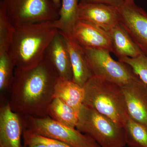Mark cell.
<instances>
[{
  "label": "cell",
  "instance_id": "cell-12",
  "mask_svg": "<svg viewBox=\"0 0 147 147\" xmlns=\"http://www.w3.org/2000/svg\"><path fill=\"white\" fill-rule=\"evenodd\" d=\"M122 88L129 117L147 127V84L139 80Z\"/></svg>",
  "mask_w": 147,
  "mask_h": 147
},
{
  "label": "cell",
  "instance_id": "cell-16",
  "mask_svg": "<svg viewBox=\"0 0 147 147\" xmlns=\"http://www.w3.org/2000/svg\"><path fill=\"white\" fill-rule=\"evenodd\" d=\"M54 97L60 99L79 113L84 102V88L73 81L59 78L55 85Z\"/></svg>",
  "mask_w": 147,
  "mask_h": 147
},
{
  "label": "cell",
  "instance_id": "cell-8",
  "mask_svg": "<svg viewBox=\"0 0 147 147\" xmlns=\"http://www.w3.org/2000/svg\"><path fill=\"white\" fill-rule=\"evenodd\" d=\"M117 8L119 24L147 56V12L134 2L125 1Z\"/></svg>",
  "mask_w": 147,
  "mask_h": 147
},
{
  "label": "cell",
  "instance_id": "cell-22",
  "mask_svg": "<svg viewBox=\"0 0 147 147\" xmlns=\"http://www.w3.org/2000/svg\"><path fill=\"white\" fill-rule=\"evenodd\" d=\"M24 144H42L47 147H72L66 143L33 133L28 129H24L23 134Z\"/></svg>",
  "mask_w": 147,
  "mask_h": 147
},
{
  "label": "cell",
  "instance_id": "cell-5",
  "mask_svg": "<svg viewBox=\"0 0 147 147\" xmlns=\"http://www.w3.org/2000/svg\"><path fill=\"white\" fill-rule=\"evenodd\" d=\"M14 26L56 21L59 9L50 0H1Z\"/></svg>",
  "mask_w": 147,
  "mask_h": 147
},
{
  "label": "cell",
  "instance_id": "cell-4",
  "mask_svg": "<svg viewBox=\"0 0 147 147\" xmlns=\"http://www.w3.org/2000/svg\"><path fill=\"white\" fill-rule=\"evenodd\" d=\"M76 128L91 137L100 147H124L126 145L123 127L83 104Z\"/></svg>",
  "mask_w": 147,
  "mask_h": 147
},
{
  "label": "cell",
  "instance_id": "cell-27",
  "mask_svg": "<svg viewBox=\"0 0 147 147\" xmlns=\"http://www.w3.org/2000/svg\"><path fill=\"white\" fill-rule=\"evenodd\" d=\"M134 0H124V1H125L129 3L134 2Z\"/></svg>",
  "mask_w": 147,
  "mask_h": 147
},
{
  "label": "cell",
  "instance_id": "cell-15",
  "mask_svg": "<svg viewBox=\"0 0 147 147\" xmlns=\"http://www.w3.org/2000/svg\"><path fill=\"white\" fill-rule=\"evenodd\" d=\"M108 32L112 42L113 53L118 59L137 57L143 54L119 23Z\"/></svg>",
  "mask_w": 147,
  "mask_h": 147
},
{
  "label": "cell",
  "instance_id": "cell-18",
  "mask_svg": "<svg viewBox=\"0 0 147 147\" xmlns=\"http://www.w3.org/2000/svg\"><path fill=\"white\" fill-rule=\"evenodd\" d=\"M47 115L59 123L76 128L79 113L60 99L55 98L49 106Z\"/></svg>",
  "mask_w": 147,
  "mask_h": 147
},
{
  "label": "cell",
  "instance_id": "cell-14",
  "mask_svg": "<svg viewBox=\"0 0 147 147\" xmlns=\"http://www.w3.org/2000/svg\"><path fill=\"white\" fill-rule=\"evenodd\" d=\"M59 32L62 36L70 57L73 72L72 81L83 87L93 76L87 62L84 49L71 37Z\"/></svg>",
  "mask_w": 147,
  "mask_h": 147
},
{
  "label": "cell",
  "instance_id": "cell-21",
  "mask_svg": "<svg viewBox=\"0 0 147 147\" xmlns=\"http://www.w3.org/2000/svg\"><path fill=\"white\" fill-rule=\"evenodd\" d=\"M14 26L9 18L5 8L0 2V53L8 52L14 32Z\"/></svg>",
  "mask_w": 147,
  "mask_h": 147
},
{
  "label": "cell",
  "instance_id": "cell-2",
  "mask_svg": "<svg viewBox=\"0 0 147 147\" xmlns=\"http://www.w3.org/2000/svg\"><path fill=\"white\" fill-rule=\"evenodd\" d=\"M57 32L53 21L14 26L9 52L15 68L28 69L39 64Z\"/></svg>",
  "mask_w": 147,
  "mask_h": 147
},
{
  "label": "cell",
  "instance_id": "cell-17",
  "mask_svg": "<svg viewBox=\"0 0 147 147\" xmlns=\"http://www.w3.org/2000/svg\"><path fill=\"white\" fill-rule=\"evenodd\" d=\"M79 0H61L59 17L53 21L54 27L59 32L68 36H71L78 19Z\"/></svg>",
  "mask_w": 147,
  "mask_h": 147
},
{
  "label": "cell",
  "instance_id": "cell-10",
  "mask_svg": "<svg viewBox=\"0 0 147 147\" xmlns=\"http://www.w3.org/2000/svg\"><path fill=\"white\" fill-rule=\"evenodd\" d=\"M78 19L93 24L107 32L119 23L117 7L98 3L79 2Z\"/></svg>",
  "mask_w": 147,
  "mask_h": 147
},
{
  "label": "cell",
  "instance_id": "cell-24",
  "mask_svg": "<svg viewBox=\"0 0 147 147\" xmlns=\"http://www.w3.org/2000/svg\"><path fill=\"white\" fill-rule=\"evenodd\" d=\"M124 1V0H79L81 2L105 4L116 7L121 5Z\"/></svg>",
  "mask_w": 147,
  "mask_h": 147
},
{
  "label": "cell",
  "instance_id": "cell-3",
  "mask_svg": "<svg viewBox=\"0 0 147 147\" xmlns=\"http://www.w3.org/2000/svg\"><path fill=\"white\" fill-rule=\"evenodd\" d=\"M83 88L84 105L124 127L129 116L122 86L92 76Z\"/></svg>",
  "mask_w": 147,
  "mask_h": 147
},
{
  "label": "cell",
  "instance_id": "cell-25",
  "mask_svg": "<svg viewBox=\"0 0 147 147\" xmlns=\"http://www.w3.org/2000/svg\"><path fill=\"white\" fill-rule=\"evenodd\" d=\"M55 5V6L60 10L61 4V0H50Z\"/></svg>",
  "mask_w": 147,
  "mask_h": 147
},
{
  "label": "cell",
  "instance_id": "cell-11",
  "mask_svg": "<svg viewBox=\"0 0 147 147\" xmlns=\"http://www.w3.org/2000/svg\"><path fill=\"white\" fill-rule=\"evenodd\" d=\"M19 114L11 108L9 101L0 108V147H23L21 143L24 124Z\"/></svg>",
  "mask_w": 147,
  "mask_h": 147
},
{
  "label": "cell",
  "instance_id": "cell-19",
  "mask_svg": "<svg viewBox=\"0 0 147 147\" xmlns=\"http://www.w3.org/2000/svg\"><path fill=\"white\" fill-rule=\"evenodd\" d=\"M126 145L129 147H147V127L128 117L124 126Z\"/></svg>",
  "mask_w": 147,
  "mask_h": 147
},
{
  "label": "cell",
  "instance_id": "cell-26",
  "mask_svg": "<svg viewBox=\"0 0 147 147\" xmlns=\"http://www.w3.org/2000/svg\"><path fill=\"white\" fill-rule=\"evenodd\" d=\"M26 146L27 147H47L44 145L42 144H30L24 145Z\"/></svg>",
  "mask_w": 147,
  "mask_h": 147
},
{
  "label": "cell",
  "instance_id": "cell-6",
  "mask_svg": "<svg viewBox=\"0 0 147 147\" xmlns=\"http://www.w3.org/2000/svg\"><path fill=\"white\" fill-rule=\"evenodd\" d=\"M84 50L93 76L113 82L121 86L140 80L129 65L119 60H115L109 51Z\"/></svg>",
  "mask_w": 147,
  "mask_h": 147
},
{
  "label": "cell",
  "instance_id": "cell-13",
  "mask_svg": "<svg viewBox=\"0 0 147 147\" xmlns=\"http://www.w3.org/2000/svg\"><path fill=\"white\" fill-rule=\"evenodd\" d=\"M44 57L53 66L59 78L72 81L73 72L70 57L58 30L47 47Z\"/></svg>",
  "mask_w": 147,
  "mask_h": 147
},
{
  "label": "cell",
  "instance_id": "cell-7",
  "mask_svg": "<svg viewBox=\"0 0 147 147\" xmlns=\"http://www.w3.org/2000/svg\"><path fill=\"white\" fill-rule=\"evenodd\" d=\"M26 129L33 133L59 140L72 147H100L89 135L59 123L49 116H26Z\"/></svg>",
  "mask_w": 147,
  "mask_h": 147
},
{
  "label": "cell",
  "instance_id": "cell-1",
  "mask_svg": "<svg viewBox=\"0 0 147 147\" xmlns=\"http://www.w3.org/2000/svg\"><path fill=\"white\" fill-rule=\"evenodd\" d=\"M59 78L55 69L45 57L32 68H15L8 101L12 110L19 115L34 117L48 116Z\"/></svg>",
  "mask_w": 147,
  "mask_h": 147
},
{
  "label": "cell",
  "instance_id": "cell-20",
  "mask_svg": "<svg viewBox=\"0 0 147 147\" xmlns=\"http://www.w3.org/2000/svg\"><path fill=\"white\" fill-rule=\"evenodd\" d=\"M15 65L8 52L0 53V91L2 93L10 90L14 77Z\"/></svg>",
  "mask_w": 147,
  "mask_h": 147
},
{
  "label": "cell",
  "instance_id": "cell-9",
  "mask_svg": "<svg viewBox=\"0 0 147 147\" xmlns=\"http://www.w3.org/2000/svg\"><path fill=\"white\" fill-rule=\"evenodd\" d=\"M71 37L84 50H105L113 53L108 32L88 22L78 20Z\"/></svg>",
  "mask_w": 147,
  "mask_h": 147
},
{
  "label": "cell",
  "instance_id": "cell-23",
  "mask_svg": "<svg viewBox=\"0 0 147 147\" xmlns=\"http://www.w3.org/2000/svg\"><path fill=\"white\" fill-rule=\"evenodd\" d=\"M120 61L125 63L133 69L135 74L145 84H147V56L142 54L135 58L127 57L118 59Z\"/></svg>",
  "mask_w": 147,
  "mask_h": 147
},
{
  "label": "cell",
  "instance_id": "cell-28",
  "mask_svg": "<svg viewBox=\"0 0 147 147\" xmlns=\"http://www.w3.org/2000/svg\"><path fill=\"white\" fill-rule=\"evenodd\" d=\"M23 146H23V147H27L26 146H25V145H23Z\"/></svg>",
  "mask_w": 147,
  "mask_h": 147
}]
</instances>
